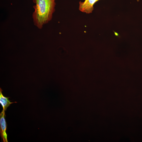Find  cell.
<instances>
[{"label": "cell", "instance_id": "4", "mask_svg": "<svg viewBox=\"0 0 142 142\" xmlns=\"http://www.w3.org/2000/svg\"><path fill=\"white\" fill-rule=\"evenodd\" d=\"M2 90L0 88V103L2 105L3 109L5 111L7 108L10 105L13 103H16L17 102H11L9 100V97H6L3 96L2 93Z\"/></svg>", "mask_w": 142, "mask_h": 142}, {"label": "cell", "instance_id": "3", "mask_svg": "<svg viewBox=\"0 0 142 142\" xmlns=\"http://www.w3.org/2000/svg\"><path fill=\"white\" fill-rule=\"evenodd\" d=\"M5 111L3 110L0 114V134L4 142H8L7 134L6 133V123L5 119Z\"/></svg>", "mask_w": 142, "mask_h": 142}, {"label": "cell", "instance_id": "2", "mask_svg": "<svg viewBox=\"0 0 142 142\" xmlns=\"http://www.w3.org/2000/svg\"><path fill=\"white\" fill-rule=\"evenodd\" d=\"M99 0H84L83 2L80 1L79 2V9L82 12L86 14L90 13L94 9V5Z\"/></svg>", "mask_w": 142, "mask_h": 142}, {"label": "cell", "instance_id": "1", "mask_svg": "<svg viewBox=\"0 0 142 142\" xmlns=\"http://www.w3.org/2000/svg\"><path fill=\"white\" fill-rule=\"evenodd\" d=\"M35 4L32 18L34 25L39 29L52 18L55 10V0H32Z\"/></svg>", "mask_w": 142, "mask_h": 142}]
</instances>
